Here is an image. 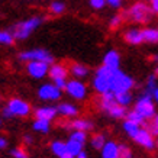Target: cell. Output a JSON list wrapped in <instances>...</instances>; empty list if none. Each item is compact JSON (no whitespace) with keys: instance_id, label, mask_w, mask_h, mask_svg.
Wrapping results in <instances>:
<instances>
[{"instance_id":"1","label":"cell","mask_w":158,"mask_h":158,"mask_svg":"<svg viewBox=\"0 0 158 158\" xmlns=\"http://www.w3.org/2000/svg\"><path fill=\"white\" fill-rule=\"evenodd\" d=\"M44 22H45V18L36 15V16H31V18L16 22L13 26H10L9 31L13 34L16 41H25V39L31 38V35L34 34L35 31H38Z\"/></svg>"},{"instance_id":"2","label":"cell","mask_w":158,"mask_h":158,"mask_svg":"<svg viewBox=\"0 0 158 158\" xmlns=\"http://www.w3.org/2000/svg\"><path fill=\"white\" fill-rule=\"evenodd\" d=\"M123 15L129 22L136 25H148L154 19V13L149 3H145V2H141V0L134 2L128 9L125 10Z\"/></svg>"},{"instance_id":"3","label":"cell","mask_w":158,"mask_h":158,"mask_svg":"<svg viewBox=\"0 0 158 158\" xmlns=\"http://www.w3.org/2000/svg\"><path fill=\"white\" fill-rule=\"evenodd\" d=\"M99 109L106 113L109 118H113V119H125L126 115H128V110L123 106L118 105V102L115 99V94L109 91V93H105L100 96V100H99Z\"/></svg>"},{"instance_id":"4","label":"cell","mask_w":158,"mask_h":158,"mask_svg":"<svg viewBox=\"0 0 158 158\" xmlns=\"http://www.w3.org/2000/svg\"><path fill=\"white\" fill-rule=\"evenodd\" d=\"M31 105L20 97H12L7 100L6 106L2 109V116L6 119L13 118H26L31 115Z\"/></svg>"},{"instance_id":"5","label":"cell","mask_w":158,"mask_h":158,"mask_svg":"<svg viewBox=\"0 0 158 158\" xmlns=\"http://www.w3.org/2000/svg\"><path fill=\"white\" fill-rule=\"evenodd\" d=\"M113 73L112 70H109L105 65H100L94 71V76L91 78V87L93 90L96 91L97 94H105L109 93L110 87H112V78H113Z\"/></svg>"},{"instance_id":"6","label":"cell","mask_w":158,"mask_h":158,"mask_svg":"<svg viewBox=\"0 0 158 158\" xmlns=\"http://www.w3.org/2000/svg\"><path fill=\"white\" fill-rule=\"evenodd\" d=\"M134 110L136 113L142 116L145 120L154 119V116L157 115V109H155V102H154L152 96L148 94V93H141L136 100H135V106Z\"/></svg>"},{"instance_id":"7","label":"cell","mask_w":158,"mask_h":158,"mask_svg":"<svg viewBox=\"0 0 158 158\" xmlns=\"http://www.w3.org/2000/svg\"><path fill=\"white\" fill-rule=\"evenodd\" d=\"M135 87V78L132 76H129L128 73L118 70L113 73V78H112V87L110 91L113 94H120V93H128L132 91V89Z\"/></svg>"},{"instance_id":"8","label":"cell","mask_w":158,"mask_h":158,"mask_svg":"<svg viewBox=\"0 0 158 158\" xmlns=\"http://www.w3.org/2000/svg\"><path fill=\"white\" fill-rule=\"evenodd\" d=\"M18 60L23 62L31 61H42L47 64H54V55L45 48H32V49H25L18 54Z\"/></svg>"},{"instance_id":"9","label":"cell","mask_w":158,"mask_h":158,"mask_svg":"<svg viewBox=\"0 0 158 158\" xmlns=\"http://www.w3.org/2000/svg\"><path fill=\"white\" fill-rule=\"evenodd\" d=\"M65 93L68 96L74 99V100L81 102L87 97V86L86 83L81 80H77V78H71L67 81V87H65Z\"/></svg>"},{"instance_id":"10","label":"cell","mask_w":158,"mask_h":158,"mask_svg":"<svg viewBox=\"0 0 158 158\" xmlns=\"http://www.w3.org/2000/svg\"><path fill=\"white\" fill-rule=\"evenodd\" d=\"M62 96V90H60L54 83H44L38 89V97L44 102H57Z\"/></svg>"},{"instance_id":"11","label":"cell","mask_w":158,"mask_h":158,"mask_svg":"<svg viewBox=\"0 0 158 158\" xmlns=\"http://www.w3.org/2000/svg\"><path fill=\"white\" fill-rule=\"evenodd\" d=\"M25 68H26L28 76H31L35 80H42V78H45V77L48 76V73H49V64L42 62V61L26 62Z\"/></svg>"},{"instance_id":"12","label":"cell","mask_w":158,"mask_h":158,"mask_svg":"<svg viewBox=\"0 0 158 158\" xmlns=\"http://www.w3.org/2000/svg\"><path fill=\"white\" fill-rule=\"evenodd\" d=\"M134 141L136 142L138 145H141L142 148L148 149V151H152L155 147V139H154V135L151 134V131L147 128V126H142L141 131H139L136 136L134 138Z\"/></svg>"},{"instance_id":"13","label":"cell","mask_w":158,"mask_h":158,"mask_svg":"<svg viewBox=\"0 0 158 158\" xmlns=\"http://www.w3.org/2000/svg\"><path fill=\"white\" fill-rule=\"evenodd\" d=\"M123 41L128 45H132V47H139L144 44V34H142V28H129L123 32Z\"/></svg>"},{"instance_id":"14","label":"cell","mask_w":158,"mask_h":158,"mask_svg":"<svg viewBox=\"0 0 158 158\" xmlns=\"http://www.w3.org/2000/svg\"><path fill=\"white\" fill-rule=\"evenodd\" d=\"M67 129L71 131H81V132H90L94 128L93 120L86 119V118H74L73 120H70L67 125H64Z\"/></svg>"},{"instance_id":"15","label":"cell","mask_w":158,"mask_h":158,"mask_svg":"<svg viewBox=\"0 0 158 158\" xmlns=\"http://www.w3.org/2000/svg\"><path fill=\"white\" fill-rule=\"evenodd\" d=\"M102 65L107 67L112 71H118L120 70V54L116 49H109L107 52L103 55V61Z\"/></svg>"},{"instance_id":"16","label":"cell","mask_w":158,"mask_h":158,"mask_svg":"<svg viewBox=\"0 0 158 158\" xmlns=\"http://www.w3.org/2000/svg\"><path fill=\"white\" fill-rule=\"evenodd\" d=\"M35 119H42V120H54L58 116L57 106H39L34 110Z\"/></svg>"},{"instance_id":"17","label":"cell","mask_w":158,"mask_h":158,"mask_svg":"<svg viewBox=\"0 0 158 158\" xmlns=\"http://www.w3.org/2000/svg\"><path fill=\"white\" fill-rule=\"evenodd\" d=\"M68 74H70V68L62 64V62H54L49 65V73L48 77L51 80H60V78H67Z\"/></svg>"},{"instance_id":"18","label":"cell","mask_w":158,"mask_h":158,"mask_svg":"<svg viewBox=\"0 0 158 158\" xmlns=\"http://www.w3.org/2000/svg\"><path fill=\"white\" fill-rule=\"evenodd\" d=\"M58 115L62 116V118H70V119H74L76 116H78L80 113V109L77 107L76 105H73L70 102H61L60 105L57 106Z\"/></svg>"},{"instance_id":"19","label":"cell","mask_w":158,"mask_h":158,"mask_svg":"<svg viewBox=\"0 0 158 158\" xmlns=\"http://www.w3.org/2000/svg\"><path fill=\"white\" fill-rule=\"evenodd\" d=\"M68 68H70V74L73 76V78H77V80H83L90 74V68L81 62H71V65Z\"/></svg>"},{"instance_id":"20","label":"cell","mask_w":158,"mask_h":158,"mask_svg":"<svg viewBox=\"0 0 158 158\" xmlns=\"http://www.w3.org/2000/svg\"><path fill=\"white\" fill-rule=\"evenodd\" d=\"M100 158H119V144L115 141H107L100 151Z\"/></svg>"},{"instance_id":"21","label":"cell","mask_w":158,"mask_h":158,"mask_svg":"<svg viewBox=\"0 0 158 158\" xmlns=\"http://www.w3.org/2000/svg\"><path fill=\"white\" fill-rule=\"evenodd\" d=\"M67 10V5L61 2V0H51L48 5V13L52 16H61L65 13Z\"/></svg>"},{"instance_id":"22","label":"cell","mask_w":158,"mask_h":158,"mask_svg":"<svg viewBox=\"0 0 158 158\" xmlns=\"http://www.w3.org/2000/svg\"><path fill=\"white\" fill-rule=\"evenodd\" d=\"M158 87V76L155 74V73H151V74H148L147 76V78H145V84H144V93H148V94H151L152 96V93L155 91V89Z\"/></svg>"},{"instance_id":"23","label":"cell","mask_w":158,"mask_h":158,"mask_svg":"<svg viewBox=\"0 0 158 158\" xmlns=\"http://www.w3.org/2000/svg\"><path fill=\"white\" fill-rule=\"evenodd\" d=\"M122 128H123L125 134L134 139L135 136H136V134L141 131V128H142V126H141V125H138V123H135V122H132V120H129V119H125L123 123H122Z\"/></svg>"},{"instance_id":"24","label":"cell","mask_w":158,"mask_h":158,"mask_svg":"<svg viewBox=\"0 0 158 158\" xmlns=\"http://www.w3.org/2000/svg\"><path fill=\"white\" fill-rule=\"evenodd\" d=\"M142 34H144V42L147 44H158V28H142Z\"/></svg>"},{"instance_id":"25","label":"cell","mask_w":158,"mask_h":158,"mask_svg":"<svg viewBox=\"0 0 158 158\" xmlns=\"http://www.w3.org/2000/svg\"><path fill=\"white\" fill-rule=\"evenodd\" d=\"M49 148H51V152H52L55 157H58V158H61L64 154L67 152V144H65L64 141H60V139L52 141Z\"/></svg>"},{"instance_id":"26","label":"cell","mask_w":158,"mask_h":158,"mask_svg":"<svg viewBox=\"0 0 158 158\" xmlns=\"http://www.w3.org/2000/svg\"><path fill=\"white\" fill-rule=\"evenodd\" d=\"M32 129L35 132H39V134H48L51 131V122L42 119H35L34 123H32Z\"/></svg>"},{"instance_id":"27","label":"cell","mask_w":158,"mask_h":158,"mask_svg":"<svg viewBox=\"0 0 158 158\" xmlns=\"http://www.w3.org/2000/svg\"><path fill=\"white\" fill-rule=\"evenodd\" d=\"M106 142H107V139H106L105 134H94L90 138V145L96 149V151H102V148L105 147Z\"/></svg>"},{"instance_id":"28","label":"cell","mask_w":158,"mask_h":158,"mask_svg":"<svg viewBox=\"0 0 158 158\" xmlns=\"http://www.w3.org/2000/svg\"><path fill=\"white\" fill-rule=\"evenodd\" d=\"M16 42L13 34L10 32L9 29L5 31V29H0V45H5V47H12L13 44Z\"/></svg>"},{"instance_id":"29","label":"cell","mask_w":158,"mask_h":158,"mask_svg":"<svg viewBox=\"0 0 158 158\" xmlns=\"http://www.w3.org/2000/svg\"><path fill=\"white\" fill-rule=\"evenodd\" d=\"M116 102H118V105L123 106V107H128L134 103V94L128 91V93H120V94H116L115 96Z\"/></svg>"},{"instance_id":"30","label":"cell","mask_w":158,"mask_h":158,"mask_svg":"<svg viewBox=\"0 0 158 158\" xmlns=\"http://www.w3.org/2000/svg\"><path fill=\"white\" fill-rule=\"evenodd\" d=\"M125 15L123 13H116L113 15L112 18L109 19V29L110 31H116V29H119L125 22Z\"/></svg>"},{"instance_id":"31","label":"cell","mask_w":158,"mask_h":158,"mask_svg":"<svg viewBox=\"0 0 158 158\" xmlns=\"http://www.w3.org/2000/svg\"><path fill=\"white\" fill-rule=\"evenodd\" d=\"M67 152H70L71 155H74V157H77L78 154L83 151V147L84 145L83 144H78V142H76V141H71V139H68L67 142Z\"/></svg>"},{"instance_id":"32","label":"cell","mask_w":158,"mask_h":158,"mask_svg":"<svg viewBox=\"0 0 158 158\" xmlns=\"http://www.w3.org/2000/svg\"><path fill=\"white\" fill-rule=\"evenodd\" d=\"M68 139L76 141L78 144H86L87 142V132H81V131H71V134L68 136Z\"/></svg>"},{"instance_id":"33","label":"cell","mask_w":158,"mask_h":158,"mask_svg":"<svg viewBox=\"0 0 158 158\" xmlns=\"http://www.w3.org/2000/svg\"><path fill=\"white\" fill-rule=\"evenodd\" d=\"M126 119L132 120V122H135V123L141 125V126H142V125L145 123V119H144V118H142L141 115H139V113H136V112H135L134 109L128 112V115H126Z\"/></svg>"},{"instance_id":"34","label":"cell","mask_w":158,"mask_h":158,"mask_svg":"<svg viewBox=\"0 0 158 158\" xmlns=\"http://www.w3.org/2000/svg\"><path fill=\"white\" fill-rule=\"evenodd\" d=\"M89 5L93 10H102L105 9L106 6V0H89Z\"/></svg>"},{"instance_id":"35","label":"cell","mask_w":158,"mask_h":158,"mask_svg":"<svg viewBox=\"0 0 158 158\" xmlns=\"http://www.w3.org/2000/svg\"><path fill=\"white\" fill-rule=\"evenodd\" d=\"M119 158H132V151L126 145H119Z\"/></svg>"},{"instance_id":"36","label":"cell","mask_w":158,"mask_h":158,"mask_svg":"<svg viewBox=\"0 0 158 158\" xmlns=\"http://www.w3.org/2000/svg\"><path fill=\"white\" fill-rule=\"evenodd\" d=\"M10 155L13 158H29L26 151H25L23 148H13L10 151Z\"/></svg>"},{"instance_id":"37","label":"cell","mask_w":158,"mask_h":158,"mask_svg":"<svg viewBox=\"0 0 158 158\" xmlns=\"http://www.w3.org/2000/svg\"><path fill=\"white\" fill-rule=\"evenodd\" d=\"M149 131H151V134L154 135V136H158V113L155 116H154L152 122H151V125H149Z\"/></svg>"},{"instance_id":"38","label":"cell","mask_w":158,"mask_h":158,"mask_svg":"<svg viewBox=\"0 0 158 158\" xmlns=\"http://www.w3.org/2000/svg\"><path fill=\"white\" fill-rule=\"evenodd\" d=\"M125 0H106V5L112 7V9H120L123 6Z\"/></svg>"},{"instance_id":"39","label":"cell","mask_w":158,"mask_h":158,"mask_svg":"<svg viewBox=\"0 0 158 158\" xmlns=\"http://www.w3.org/2000/svg\"><path fill=\"white\" fill-rule=\"evenodd\" d=\"M67 81H68V78H60V80H54V84L60 89V90H65V87H67Z\"/></svg>"},{"instance_id":"40","label":"cell","mask_w":158,"mask_h":158,"mask_svg":"<svg viewBox=\"0 0 158 158\" xmlns=\"http://www.w3.org/2000/svg\"><path fill=\"white\" fill-rule=\"evenodd\" d=\"M149 6H151V9H152L154 16H158V0H151V2H149Z\"/></svg>"},{"instance_id":"41","label":"cell","mask_w":158,"mask_h":158,"mask_svg":"<svg viewBox=\"0 0 158 158\" xmlns=\"http://www.w3.org/2000/svg\"><path fill=\"white\" fill-rule=\"evenodd\" d=\"M5 148H7V139H6L5 136H2V135H0V151H2V149H5Z\"/></svg>"},{"instance_id":"42","label":"cell","mask_w":158,"mask_h":158,"mask_svg":"<svg viewBox=\"0 0 158 158\" xmlns=\"http://www.w3.org/2000/svg\"><path fill=\"white\" fill-rule=\"evenodd\" d=\"M23 141H25V144H26V145H31L32 142H34V138H32L31 135H25V136H23Z\"/></svg>"},{"instance_id":"43","label":"cell","mask_w":158,"mask_h":158,"mask_svg":"<svg viewBox=\"0 0 158 158\" xmlns=\"http://www.w3.org/2000/svg\"><path fill=\"white\" fill-rule=\"evenodd\" d=\"M76 158H89V154H87V152H86V151H84V149H83L81 152L78 154V155H77V157H76Z\"/></svg>"},{"instance_id":"44","label":"cell","mask_w":158,"mask_h":158,"mask_svg":"<svg viewBox=\"0 0 158 158\" xmlns=\"http://www.w3.org/2000/svg\"><path fill=\"white\" fill-rule=\"evenodd\" d=\"M152 99H154V102H155V103H158V87L155 89V91L152 93Z\"/></svg>"},{"instance_id":"45","label":"cell","mask_w":158,"mask_h":158,"mask_svg":"<svg viewBox=\"0 0 158 158\" xmlns=\"http://www.w3.org/2000/svg\"><path fill=\"white\" fill-rule=\"evenodd\" d=\"M61 158H76V157H74V155H71V154H70V152H65V154H64V155H62Z\"/></svg>"},{"instance_id":"46","label":"cell","mask_w":158,"mask_h":158,"mask_svg":"<svg viewBox=\"0 0 158 158\" xmlns=\"http://www.w3.org/2000/svg\"><path fill=\"white\" fill-rule=\"evenodd\" d=\"M155 147L158 148V136H157V139H155Z\"/></svg>"},{"instance_id":"47","label":"cell","mask_w":158,"mask_h":158,"mask_svg":"<svg viewBox=\"0 0 158 158\" xmlns=\"http://www.w3.org/2000/svg\"><path fill=\"white\" fill-rule=\"evenodd\" d=\"M141 2H145V3H149L151 0H141Z\"/></svg>"},{"instance_id":"48","label":"cell","mask_w":158,"mask_h":158,"mask_svg":"<svg viewBox=\"0 0 158 158\" xmlns=\"http://www.w3.org/2000/svg\"><path fill=\"white\" fill-rule=\"evenodd\" d=\"M155 74L158 76V65H157V68H155Z\"/></svg>"},{"instance_id":"49","label":"cell","mask_w":158,"mask_h":158,"mask_svg":"<svg viewBox=\"0 0 158 158\" xmlns=\"http://www.w3.org/2000/svg\"><path fill=\"white\" fill-rule=\"evenodd\" d=\"M0 125H2V118H0Z\"/></svg>"},{"instance_id":"50","label":"cell","mask_w":158,"mask_h":158,"mask_svg":"<svg viewBox=\"0 0 158 158\" xmlns=\"http://www.w3.org/2000/svg\"><path fill=\"white\" fill-rule=\"evenodd\" d=\"M157 28H158V26H157Z\"/></svg>"}]
</instances>
